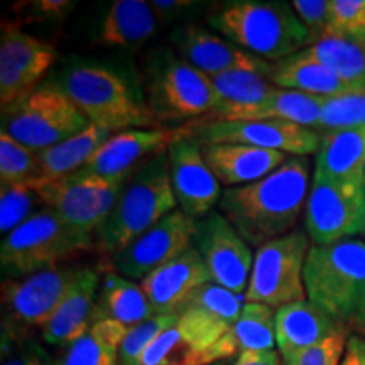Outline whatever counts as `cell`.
I'll return each instance as SVG.
<instances>
[{"mask_svg": "<svg viewBox=\"0 0 365 365\" xmlns=\"http://www.w3.org/2000/svg\"><path fill=\"white\" fill-rule=\"evenodd\" d=\"M309 164L294 156L252 185L223 191L218 208L250 247L291 234L308 200Z\"/></svg>", "mask_w": 365, "mask_h": 365, "instance_id": "6da1fadb", "label": "cell"}, {"mask_svg": "<svg viewBox=\"0 0 365 365\" xmlns=\"http://www.w3.org/2000/svg\"><path fill=\"white\" fill-rule=\"evenodd\" d=\"M207 24L239 48L274 63L314 43L293 6L286 2H230L210 16Z\"/></svg>", "mask_w": 365, "mask_h": 365, "instance_id": "7a4b0ae2", "label": "cell"}, {"mask_svg": "<svg viewBox=\"0 0 365 365\" xmlns=\"http://www.w3.org/2000/svg\"><path fill=\"white\" fill-rule=\"evenodd\" d=\"M53 85L65 91L90 124L115 134L154 129L158 122L129 81L105 66L73 63L58 73Z\"/></svg>", "mask_w": 365, "mask_h": 365, "instance_id": "3957f363", "label": "cell"}, {"mask_svg": "<svg viewBox=\"0 0 365 365\" xmlns=\"http://www.w3.org/2000/svg\"><path fill=\"white\" fill-rule=\"evenodd\" d=\"M178 207L168 150L140 164L127 178L120 198L98 230L102 252L115 255Z\"/></svg>", "mask_w": 365, "mask_h": 365, "instance_id": "277c9868", "label": "cell"}, {"mask_svg": "<svg viewBox=\"0 0 365 365\" xmlns=\"http://www.w3.org/2000/svg\"><path fill=\"white\" fill-rule=\"evenodd\" d=\"M308 301L339 323H352L365 301V242L312 245L304 264Z\"/></svg>", "mask_w": 365, "mask_h": 365, "instance_id": "5b68a950", "label": "cell"}, {"mask_svg": "<svg viewBox=\"0 0 365 365\" xmlns=\"http://www.w3.org/2000/svg\"><path fill=\"white\" fill-rule=\"evenodd\" d=\"M144 97L156 120H202L218 108L210 76L178 56L173 48H159L145 59Z\"/></svg>", "mask_w": 365, "mask_h": 365, "instance_id": "8992f818", "label": "cell"}, {"mask_svg": "<svg viewBox=\"0 0 365 365\" xmlns=\"http://www.w3.org/2000/svg\"><path fill=\"white\" fill-rule=\"evenodd\" d=\"M90 247V239L80 235L53 210L43 208L4 235L0 245L2 274L9 279H17L59 267V262L70 261Z\"/></svg>", "mask_w": 365, "mask_h": 365, "instance_id": "52a82bcc", "label": "cell"}, {"mask_svg": "<svg viewBox=\"0 0 365 365\" xmlns=\"http://www.w3.org/2000/svg\"><path fill=\"white\" fill-rule=\"evenodd\" d=\"M88 125V118L53 83L41 85L21 102L2 108V132L34 153L65 143Z\"/></svg>", "mask_w": 365, "mask_h": 365, "instance_id": "ba28073f", "label": "cell"}, {"mask_svg": "<svg viewBox=\"0 0 365 365\" xmlns=\"http://www.w3.org/2000/svg\"><path fill=\"white\" fill-rule=\"evenodd\" d=\"M309 252V239L294 230L267 242L254 254L252 272L245 299L247 303L282 308L307 299L304 264Z\"/></svg>", "mask_w": 365, "mask_h": 365, "instance_id": "9c48e42d", "label": "cell"}, {"mask_svg": "<svg viewBox=\"0 0 365 365\" xmlns=\"http://www.w3.org/2000/svg\"><path fill=\"white\" fill-rule=\"evenodd\" d=\"M127 180H108L86 168L36 188L44 208L53 210L80 235L91 240L110 217Z\"/></svg>", "mask_w": 365, "mask_h": 365, "instance_id": "30bf717a", "label": "cell"}, {"mask_svg": "<svg viewBox=\"0 0 365 365\" xmlns=\"http://www.w3.org/2000/svg\"><path fill=\"white\" fill-rule=\"evenodd\" d=\"M188 129L190 139L200 145L244 144L303 158L317 153L322 145L317 130L287 120L191 122Z\"/></svg>", "mask_w": 365, "mask_h": 365, "instance_id": "8fae6325", "label": "cell"}, {"mask_svg": "<svg viewBox=\"0 0 365 365\" xmlns=\"http://www.w3.org/2000/svg\"><path fill=\"white\" fill-rule=\"evenodd\" d=\"M307 230L314 245L365 234V186L313 178L307 200Z\"/></svg>", "mask_w": 365, "mask_h": 365, "instance_id": "7c38bea8", "label": "cell"}, {"mask_svg": "<svg viewBox=\"0 0 365 365\" xmlns=\"http://www.w3.org/2000/svg\"><path fill=\"white\" fill-rule=\"evenodd\" d=\"M80 267H53L22 279L2 282V304L7 317L4 328L19 333L22 328L44 327L65 298Z\"/></svg>", "mask_w": 365, "mask_h": 365, "instance_id": "4fadbf2b", "label": "cell"}, {"mask_svg": "<svg viewBox=\"0 0 365 365\" xmlns=\"http://www.w3.org/2000/svg\"><path fill=\"white\" fill-rule=\"evenodd\" d=\"M193 245L202 255L212 281L232 293L245 294L252 272L254 254L222 213L213 210L195 222Z\"/></svg>", "mask_w": 365, "mask_h": 365, "instance_id": "5bb4252c", "label": "cell"}, {"mask_svg": "<svg viewBox=\"0 0 365 365\" xmlns=\"http://www.w3.org/2000/svg\"><path fill=\"white\" fill-rule=\"evenodd\" d=\"M54 46L24 33L14 24H2L0 36V105L21 102L56 61Z\"/></svg>", "mask_w": 365, "mask_h": 365, "instance_id": "9a60e30c", "label": "cell"}, {"mask_svg": "<svg viewBox=\"0 0 365 365\" xmlns=\"http://www.w3.org/2000/svg\"><path fill=\"white\" fill-rule=\"evenodd\" d=\"M195 220L180 212L170 213L137 237L132 244L112 257L113 267L127 279L148 277L193 245Z\"/></svg>", "mask_w": 365, "mask_h": 365, "instance_id": "2e32d148", "label": "cell"}, {"mask_svg": "<svg viewBox=\"0 0 365 365\" xmlns=\"http://www.w3.org/2000/svg\"><path fill=\"white\" fill-rule=\"evenodd\" d=\"M178 314V322L153 341L139 365H212L218 362L217 341L228 333L225 328L191 309H181Z\"/></svg>", "mask_w": 365, "mask_h": 365, "instance_id": "e0dca14e", "label": "cell"}, {"mask_svg": "<svg viewBox=\"0 0 365 365\" xmlns=\"http://www.w3.org/2000/svg\"><path fill=\"white\" fill-rule=\"evenodd\" d=\"M173 193L180 212L191 220H200L213 212L222 200L220 182L210 171L202 154V145L181 137L168 149Z\"/></svg>", "mask_w": 365, "mask_h": 365, "instance_id": "ac0fdd59", "label": "cell"}, {"mask_svg": "<svg viewBox=\"0 0 365 365\" xmlns=\"http://www.w3.org/2000/svg\"><path fill=\"white\" fill-rule=\"evenodd\" d=\"M190 135L188 125L180 129H132L113 134L86 163V170L108 180H127L130 173L153 156L170 149L181 137Z\"/></svg>", "mask_w": 365, "mask_h": 365, "instance_id": "d6986e66", "label": "cell"}, {"mask_svg": "<svg viewBox=\"0 0 365 365\" xmlns=\"http://www.w3.org/2000/svg\"><path fill=\"white\" fill-rule=\"evenodd\" d=\"M175 51L205 75L217 76L227 71H254L267 76L272 63L245 51L232 41L210 33L202 26L188 24L173 34Z\"/></svg>", "mask_w": 365, "mask_h": 365, "instance_id": "ffe728a7", "label": "cell"}, {"mask_svg": "<svg viewBox=\"0 0 365 365\" xmlns=\"http://www.w3.org/2000/svg\"><path fill=\"white\" fill-rule=\"evenodd\" d=\"M212 281L202 255L191 245L176 259L164 264L140 281L156 314L178 313L198 287Z\"/></svg>", "mask_w": 365, "mask_h": 365, "instance_id": "44dd1931", "label": "cell"}, {"mask_svg": "<svg viewBox=\"0 0 365 365\" xmlns=\"http://www.w3.org/2000/svg\"><path fill=\"white\" fill-rule=\"evenodd\" d=\"M202 154L218 182L228 188L252 185L287 161L279 150L259 149L244 144H207Z\"/></svg>", "mask_w": 365, "mask_h": 365, "instance_id": "7402d4cb", "label": "cell"}, {"mask_svg": "<svg viewBox=\"0 0 365 365\" xmlns=\"http://www.w3.org/2000/svg\"><path fill=\"white\" fill-rule=\"evenodd\" d=\"M100 277L93 269L81 267L56 312L41 328L44 341L70 346L90 330L97 303Z\"/></svg>", "mask_w": 365, "mask_h": 365, "instance_id": "603a6c76", "label": "cell"}, {"mask_svg": "<svg viewBox=\"0 0 365 365\" xmlns=\"http://www.w3.org/2000/svg\"><path fill=\"white\" fill-rule=\"evenodd\" d=\"M327 97L277 88L271 97L247 107L217 108L196 122H244V120H287L314 130Z\"/></svg>", "mask_w": 365, "mask_h": 365, "instance_id": "cb8c5ba5", "label": "cell"}, {"mask_svg": "<svg viewBox=\"0 0 365 365\" xmlns=\"http://www.w3.org/2000/svg\"><path fill=\"white\" fill-rule=\"evenodd\" d=\"M314 178L365 186V125L322 135Z\"/></svg>", "mask_w": 365, "mask_h": 365, "instance_id": "d4e9b609", "label": "cell"}, {"mask_svg": "<svg viewBox=\"0 0 365 365\" xmlns=\"http://www.w3.org/2000/svg\"><path fill=\"white\" fill-rule=\"evenodd\" d=\"M112 135L113 132L90 124L83 132L65 143L41 150L36 161L34 178L27 185L36 190L81 170Z\"/></svg>", "mask_w": 365, "mask_h": 365, "instance_id": "484cf974", "label": "cell"}, {"mask_svg": "<svg viewBox=\"0 0 365 365\" xmlns=\"http://www.w3.org/2000/svg\"><path fill=\"white\" fill-rule=\"evenodd\" d=\"M344 323L335 322L312 301H298L276 309V344L281 355L317 345Z\"/></svg>", "mask_w": 365, "mask_h": 365, "instance_id": "4316f807", "label": "cell"}, {"mask_svg": "<svg viewBox=\"0 0 365 365\" xmlns=\"http://www.w3.org/2000/svg\"><path fill=\"white\" fill-rule=\"evenodd\" d=\"M267 78L281 90L301 91L317 97H339L355 91L331 70L307 54L304 49L272 63Z\"/></svg>", "mask_w": 365, "mask_h": 365, "instance_id": "83f0119b", "label": "cell"}, {"mask_svg": "<svg viewBox=\"0 0 365 365\" xmlns=\"http://www.w3.org/2000/svg\"><path fill=\"white\" fill-rule=\"evenodd\" d=\"M153 314L156 313L150 307L143 286L127 279L122 274H105L103 279L100 281L91 323L98 319H113L127 328H132Z\"/></svg>", "mask_w": 365, "mask_h": 365, "instance_id": "f1b7e54d", "label": "cell"}, {"mask_svg": "<svg viewBox=\"0 0 365 365\" xmlns=\"http://www.w3.org/2000/svg\"><path fill=\"white\" fill-rule=\"evenodd\" d=\"M304 51L355 91H365V41L360 36L328 31Z\"/></svg>", "mask_w": 365, "mask_h": 365, "instance_id": "f546056e", "label": "cell"}, {"mask_svg": "<svg viewBox=\"0 0 365 365\" xmlns=\"http://www.w3.org/2000/svg\"><path fill=\"white\" fill-rule=\"evenodd\" d=\"M156 16L144 0H115L105 12L98 43L108 48H134L153 38Z\"/></svg>", "mask_w": 365, "mask_h": 365, "instance_id": "4dcf8cb0", "label": "cell"}, {"mask_svg": "<svg viewBox=\"0 0 365 365\" xmlns=\"http://www.w3.org/2000/svg\"><path fill=\"white\" fill-rule=\"evenodd\" d=\"M129 328L113 319H98L90 330L68 346L54 365H120L118 352Z\"/></svg>", "mask_w": 365, "mask_h": 365, "instance_id": "1f68e13d", "label": "cell"}, {"mask_svg": "<svg viewBox=\"0 0 365 365\" xmlns=\"http://www.w3.org/2000/svg\"><path fill=\"white\" fill-rule=\"evenodd\" d=\"M237 354L274 350L276 344V312L259 303H247L239 319L228 331Z\"/></svg>", "mask_w": 365, "mask_h": 365, "instance_id": "d6a6232c", "label": "cell"}, {"mask_svg": "<svg viewBox=\"0 0 365 365\" xmlns=\"http://www.w3.org/2000/svg\"><path fill=\"white\" fill-rule=\"evenodd\" d=\"M210 80L215 88L218 108L257 105L277 90L267 76L254 71H227Z\"/></svg>", "mask_w": 365, "mask_h": 365, "instance_id": "836d02e7", "label": "cell"}, {"mask_svg": "<svg viewBox=\"0 0 365 365\" xmlns=\"http://www.w3.org/2000/svg\"><path fill=\"white\" fill-rule=\"evenodd\" d=\"M245 304H247L245 294L232 293L227 287L210 281L202 287H198L186 299V303L180 308V312L181 309H191V312L203 314L210 322L217 323L218 327L230 331V328L235 325Z\"/></svg>", "mask_w": 365, "mask_h": 365, "instance_id": "e575fe53", "label": "cell"}, {"mask_svg": "<svg viewBox=\"0 0 365 365\" xmlns=\"http://www.w3.org/2000/svg\"><path fill=\"white\" fill-rule=\"evenodd\" d=\"M365 125V91L328 97L314 130L319 135Z\"/></svg>", "mask_w": 365, "mask_h": 365, "instance_id": "d590c367", "label": "cell"}, {"mask_svg": "<svg viewBox=\"0 0 365 365\" xmlns=\"http://www.w3.org/2000/svg\"><path fill=\"white\" fill-rule=\"evenodd\" d=\"M41 203L38 191L27 182L0 186V232L11 234L34 215L33 210Z\"/></svg>", "mask_w": 365, "mask_h": 365, "instance_id": "8d00e7d4", "label": "cell"}, {"mask_svg": "<svg viewBox=\"0 0 365 365\" xmlns=\"http://www.w3.org/2000/svg\"><path fill=\"white\" fill-rule=\"evenodd\" d=\"M178 313L171 314H153V317L140 322L139 325L129 328L124 341L120 345V365H139L145 350L153 345V341L166 331L168 328L178 322Z\"/></svg>", "mask_w": 365, "mask_h": 365, "instance_id": "74e56055", "label": "cell"}, {"mask_svg": "<svg viewBox=\"0 0 365 365\" xmlns=\"http://www.w3.org/2000/svg\"><path fill=\"white\" fill-rule=\"evenodd\" d=\"M38 153L0 132V186L29 182L34 178Z\"/></svg>", "mask_w": 365, "mask_h": 365, "instance_id": "f35d334b", "label": "cell"}, {"mask_svg": "<svg viewBox=\"0 0 365 365\" xmlns=\"http://www.w3.org/2000/svg\"><path fill=\"white\" fill-rule=\"evenodd\" d=\"M349 339L346 327L341 325L339 330L333 331L319 344L298 350V352L282 355V365H340Z\"/></svg>", "mask_w": 365, "mask_h": 365, "instance_id": "ab89813d", "label": "cell"}, {"mask_svg": "<svg viewBox=\"0 0 365 365\" xmlns=\"http://www.w3.org/2000/svg\"><path fill=\"white\" fill-rule=\"evenodd\" d=\"M330 31L360 34L365 31V0H331Z\"/></svg>", "mask_w": 365, "mask_h": 365, "instance_id": "60d3db41", "label": "cell"}, {"mask_svg": "<svg viewBox=\"0 0 365 365\" xmlns=\"http://www.w3.org/2000/svg\"><path fill=\"white\" fill-rule=\"evenodd\" d=\"M291 6H293L294 12L298 14L299 21L313 34L314 41L330 31V2H327V0H294Z\"/></svg>", "mask_w": 365, "mask_h": 365, "instance_id": "b9f144b4", "label": "cell"}, {"mask_svg": "<svg viewBox=\"0 0 365 365\" xmlns=\"http://www.w3.org/2000/svg\"><path fill=\"white\" fill-rule=\"evenodd\" d=\"M149 4L154 16H156V19L159 21L175 19V17L181 16L185 11H188V9L196 6L195 2H190V0H154V2Z\"/></svg>", "mask_w": 365, "mask_h": 365, "instance_id": "7bdbcfd3", "label": "cell"}, {"mask_svg": "<svg viewBox=\"0 0 365 365\" xmlns=\"http://www.w3.org/2000/svg\"><path fill=\"white\" fill-rule=\"evenodd\" d=\"M31 9L41 14L43 19H61L66 12L71 11L73 2H68V0H41V2L31 4Z\"/></svg>", "mask_w": 365, "mask_h": 365, "instance_id": "ee69618b", "label": "cell"}, {"mask_svg": "<svg viewBox=\"0 0 365 365\" xmlns=\"http://www.w3.org/2000/svg\"><path fill=\"white\" fill-rule=\"evenodd\" d=\"M232 365H281V359L276 350L242 352L237 355V359Z\"/></svg>", "mask_w": 365, "mask_h": 365, "instance_id": "f6af8a7d", "label": "cell"}, {"mask_svg": "<svg viewBox=\"0 0 365 365\" xmlns=\"http://www.w3.org/2000/svg\"><path fill=\"white\" fill-rule=\"evenodd\" d=\"M340 365H365V339L354 335L349 339L346 350Z\"/></svg>", "mask_w": 365, "mask_h": 365, "instance_id": "bcb514c9", "label": "cell"}, {"mask_svg": "<svg viewBox=\"0 0 365 365\" xmlns=\"http://www.w3.org/2000/svg\"><path fill=\"white\" fill-rule=\"evenodd\" d=\"M352 325L365 335V301H364L362 307H360L357 314H355V318L352 319Z\"/></svg>", "mask_w": 365, "mask_h": 365, "instance_id": "7dc6e473", "label": "cell"}, {"mask_svg": "<svg viewBox=\"0 0 365 365\" xmlns=\"http://www.w3.org/2000/svg\"><path fill=\"white\" fill-rule=\"evenodd\" d=\"M357 36H360V38H362V39L365 41V31H364V33H360V34H357Z\"/></svg>", "mask_w": 365, "mask_h": 365, "instance_id": "c3c4849f", "label": "cell"}, {"mask_svg": "<svg viewBox=\"0 0 365 365\" xmlns=\"http://www.w3.org/2000/svg\"><path fill=\"white\" fill-rule=\"evenodd\" d=\"M212 365H223L222 362H217V364H212Z\"/></svg>", "mask_w": 365, "mask_h": 365, "instance_id": "681fc988", "label": "cell"}]
</instances>
